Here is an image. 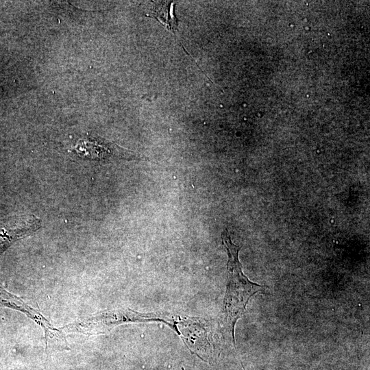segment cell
<instances>
[{"mask_svg":"<svg viewBox=\"0 0 370 370\" xmlns=\"http://www.w3.org/2000/svg\"><path fill=\"white\" fill-rule=\"evenodd\" d=\"M0 304L4 306L19 310L26 314L29 318L38 324L45 332V344L55 341L64 340L63 332L60 329L54 328L50 322L45 318L40 310H38L27 304L22 298L13 295L0 286Z\"/></svg>","mask_w":370,"mask_h":370,"instance_id":"3","label":"cell"},{"mask_svg":"<svg viewBox=\"0 0 370 370\" xmlns=\"http://www.w3.org/2000/svg\"><path fill=\"white\" fill-rule=\"evenodd\" d=\"M180 317L162 312L142 313L130 308H118L106 310L80 321L68 324L62 328L66 332H79L86 335L106 334L114 327L130 323L162 322L174 330L177 334L178 324H186V319L178 320Z\"/></svg>","mask_w":370,"mask_h":370,"instance_id":"2","label":"cell"},{"mask_svg":"<svg viewBox=\"0 0 370 370\" xmlns=\"http://www.w3.org/2000/svg\"><path fill=\"white\" fill-rule=\"evenodd\" d=\"M40 225V221L33 216L29 217L18 227L0 230V255L16 241L34 232Z\"/></svg>","mask_w":370,"mask_h":370,"instance_id":"4","label":"cell"},{"mask_svg":"<svg viewBox=\"0 0 370 370\" xmlns=\"http://www.w3.org/2000/svg\"><path fill=\"white\" fill-rule=\"evenodd\" d=\"M223 244L227 254V282L220 316V327L223 334L236 347L234 329L237 321L244 313L250 299L256 293H263L266 286L254 283L244 274L238 259L241 249L231 240L227 230L221 234Z\"/></svg>","mask_w":370,"mask_h":370,"instance_id":"1","label":"cell"},{"mask_svg":"<svg viewBox=\"0 0 370 370\" xmlns=\"http://www.w3.org/2000/svg\"><path fill=\"white\" fill-rule=\"evenodd\" d=\"M79 153H82L90 158H102L108 153L106 148L94 141L79 142L75 148Z\"/></svg>","mask_w":370,"mask_h":370,"instance_id":"6","label":"cell"},{"mask_svg":"<svg viewBox=\"0 0 370 370\" xmlns=\"http://www.w3.org/2000/svg\"><path fill=\"white\" fill-rule=\"evenodd\" d=\"M153 11L155 16L169 29H175L177 27V20L173 14V2H158Z\"/></svg>","mask_w":370,"mask_h":370,"instance_id":"5","label":"cell"}]
</instances>
